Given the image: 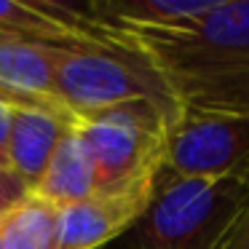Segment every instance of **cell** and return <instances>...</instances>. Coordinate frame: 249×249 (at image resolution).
<instances>
[{"label": "cell", "mask_w": 249, "mask_h": 249, "mask_svg": "<svg viewBox=\"0 0 249 249\" xmlns=\"http://www.w3.org/2000/svg\"><path fill=\"white\" fill-rule=\"evenodd\" d=\"M0 249H6V244H3V233H0Z\"/></svg>", "instance_id": "14"}, {"label": "cell", "mask_w": 249, "mask_h": 249, "mask_svg": "<svg viewBox=\"0 0 249 249\" xmlns=\"http://www.w3.org/2000/svg\"><path fill=\"white\" fill-rule=\"evenodd\" d=\"M124 35L161 70L179 102L249 115V0H217L188 27Z\"/></svg>", "instance_id": "1"}, {"label": "cell", "mask_w": 249, "mask_h": 249, "mask_svg": "<svg viewBox=\"0 0 249 249\" xmlns=\"http://www.w3.org/2000/svg\"><path fill=\"white\" fill-rule=\"evenodd\" d=\"M163 172L249 185V115L182 102L169 121Z\"/></svg>", "instance_id": "5"}, {"label": "cell", "mask_w": 249, "mask_h": 249, "mask_svg": "<svg viewBox=\"0 0 249 249\" xmlns=\"http://www.w3.org/2000/svg\"><path fill=\"white\" fill-rule=\"evenodd\" d=\"M54 91L81 118L140 99L166 107L182 105L161 70L124 33L110 43L89 40L67 51L56 70Z\"/></svg>", "instance_id": "3"}, {"label": "cell", "mask_w": 249, "mask_h": 249, "mask_svg": "<svg viewBox=\"0 0 249 249\" xmlns=\"http://www.w3.org/2000/svg\"><path fill=\"white\" fill-rule=\"evenodd\" d=\"M35 196L51 201L59 209H67L72 204L91 198L97 193V172H94V158L89 150L83 134L78 126L65 131L59 140L49 169L43 172L40 182L33 190Z\"/></svg>", "instance_id": "9"}, {"label": "cell", "mask_w": 249, "mask_h": 249, "mask_svg": "<svg viewBox=\"0 0 249 249\" xmlns=\"http://www.w3.org/2000/svg\"><path fill=\"white\" fill-rule=\"evenodd\" d=\"M249 206L238 179H196L158 172L150 204L118 249H225Z\"/></svg>", "instance_id": "2"}, {"label": "cell", "mask_w": 249, "mask_h": 249, "mask_svg": "<svg viewBox=\"0 0 249 249\" xmlns=\"http://www.w3.org/2000/svg\"><path fill=\"white\" fill-rule=\"evenodd\" d=\"M89 40H19L6 38L0 40V102L11 107H35L51 110L70 118L75 115L54 91L59 62L70 49Z\"/></svg>", "instance_id": "6"}, {"label": "cell", "mask_w": 249, "mask_h": 249, "mask_svg": "<svg viewBox=\"0 0 249 249\" xmlns=\"http://www.w3.org/2000/svg\"><path fill=\"white\" fill-rule=\"evenodd\" d=\"M153 182H142L118 193H94L91 198L62 209L59 249H99L121 238L150 204Z\"/></svg>", "instance_id": "7"}, {"label": "cell", "mask_w": 249, "mask_h": 249, "mask_svg": "<svg viewBox=\"0 0 249 249\" xmlns=\"http://www.w3.org/2000/svg\"><path fill=\"white\" fill-rule=\"evenodd\" d=\"M30 193H33V188L14 169H0V220L11 209H17Z\"/></svg>", "instance_id": "11"}, {"label": "cell", "mask_w": 249, "mask_h": 249, "mask_svg": "<svg viewBox=\"0 0 249 249\" xmlns=\"http://www.w3.org/2000/svg\"><path fill=\"white\" fill-rule=\"evenodd\" d=\"M62 209L30 193L17 209L0 220L6 249H59Z\"/></svg>", "instance_id": "10"}, {"label": "cell", "mask_w": 249, "mask_h": 249, "mask_svg": "<svg viewBox=\"0 0 249 249\" xmlns=\"http://www.w3.org/2000/svg\"><path fill=\"white\" fill-rule=\"evenodd\" d=\"M8 137H11V105L0 102V169H8Z\"/></svg>", "instance_id": "12"}, {"label": "cell", "mask_w": 249, "mask_h": 249, "mask_svg": "<svg viewBox=\"0 0 249 249\" xmlns=\"http://www.w3.org/2000/svg\"><path fill=\"white\" fill-rule=\"evenodd\" d=\"M81 124V118H70L51 110L35 107H11V137H8V169L19 174L30 188L40 182L49 169L59 140L67 129Z\"/></svg>", "instance_id": "8"}, {"label": "cell", "mask_w": 249, "mask_h": 249, "mask_svg": "<svg viewBox=\"0 0 249 249\" xmlns=\"http://www.w3.org/2000/svg\"><path fill=\"white\" fill-rule=\"evenodd\" d=\"M177 110L140 99L83 115L78 131L94 158L97 193H118L158 177L163 169L169 121Z\"/></svg>", "instance_id": "4"}, {"label": "cell", "mask_w": 249, "mask_h": 249, "mask_svg": "<svg viewBox=\"0 0 249 249\" xmlns=\"http://www.w3.org/2000/svg\"><path fill=\"white\" fill-rule=\"evenodd\" d=\"M225 249H249V206H247V212L241 214V220H238L236 231L231 233Z\"/></svg>", "instance_id": "13"}, {"label": "cell", "mask_w": 249, "mask_h": 249, "mask_svg": "<svg viewBox=\"0 0 249 249\" xmlns=\"http://www.w3.org/2000/svg\"><path fill=\"white\" fill-rule=\"evenodd\" d=\"M0 40H6V38H0Z\"/></svg>", "instance_id": "15"}]
</instances>
